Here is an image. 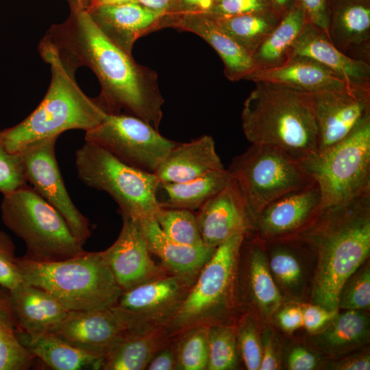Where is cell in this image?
<instances>
[{"label":"cell","instance_id":"cell-1","mask_svg":"<svg viewBox=\"0 0 370 370\" xmlns=\"http://www.w3.org/2000/svg\"><path fill=\"white\" fill-rule=\"evenodd\" d=\"M43 38L75 69L85 66L92 71L101 86L96 99L107 114L123 110L158 130L164 100L158 73L108 38L86 9L75 5L71 18L53 25Z\"/></svg>","mask_w":370,"mask_h":370},{"label":"cell","instance_id":"cell-2","mask_svg":"<svg viewBox=\"0 0 370 370\" xmlns=\"http://www.w3.org/2000/svg\"><path fill=\"white\" fill-rule=\"evenodd\" d=\"M301 235L318 256L314 304L338 311L342 288L369 255L370 191L322 210L314 224Z\"/></svg>","mask_w":370,"mask_h":370},{"label":"cell","instance_id":"cell-3","mask_svg":"<svg viewBox=\"0 0 370 370\" xmlns=\"http://www.w3.org/2000/svg\"><path fill=\"white\" fill-rule=\"evenodd\" d=\"M42 58L50 65L48 90L38 107L17 125L0 130V143L10 153H18L34 141L58 137L71 130L85 132L99 125L107 113L96 98L85 95L77 85L75 69L64 62L45 39L39 45Z\"/></svg>","mask_w":370,"mask_h":370},{"label":"cell","instance_id":"cell-4","mask_svg":"<svg viewBox=\"0 0 370 370\" xmlns=\"http://www.w3.org/2000/svg\"><path fill=\"white\" fill-rule=\"evenodd\" d=\"M244 102L242 128L251 144L279 148L299 162L317 152L309 93L257 82Z\"/></svg>","mask_w":370,"mask_h":370},{"label":"cell","instance_id":"cell-5","mask_svg":"<svg viewBox=\"0 0 370 370\" xmlns=\"http://www.w3.org/2000/svg\"><path fill=\"white\" fill-rule=\"evenodd\" d=\"M15 263L23 283L47 291L69 310L110 308L123 292L101 251L49 262L16 256Z\"/></svg>","mask_w":370,"mask_h":370},{"label":"cell","instance_id":"cell-6","mask_svg":"<svg viewBox=\"0 0 370 370\" xmlns=\"http://www.w3.org/2000/svg\"><path fill=\"white\" fill-rule=\"evenodd\" d=\"M0 208L4 225L24 242L25 258L49 262L86 252L60 213L31 186L3 195Z\"/></svg>","mask_w":370,"mask_h":370},{"label":"cell","instance_id":"cell-7","mask_svg":"<svg viewBox=\"0 0 370 370\" xmlns=\"http://www.w3.org/2000/svg\"><path fill=\"white\" fill-rule=\"evenodd\" d=\"M75 166L79 179L107 193L119 206L120 214L153 218L160 208L156 175L124 163L97 145L85 141L75 153Z\"/></svg>","mask_w":370,"mask_h":370},{"label":"cell","instance_id":"cell-8","mask_svg":"<svg viewBox=\"0 0 370 370\" xmlns=\"http://www.w3.org/2000/svg\"><path fill=\"white\" fill-rule=\"evenodd\" d=\"M244 236H233L216 248L167 328L171 338L193 326L223 324L234 305V283Z\"/></svg>","mask_w":370,"mask_h":370},{"label":"cell","instance_id":"cell-9","mask_svg":"<svg viewBox=\"0 0 370 370\" xmlns=\"http://www.w3.org/2000/svg\"><path fill=\"white\" fill-rule=\"evenodd\" d=\"M318 185L321 209L370 191V118L332 147L300 162Z\"/></svg>","mask_w":370,"mask_h":370},{"label":"cell","instance_id":"cell-10","mask_svg":"<svg viewBox=\"0 0 370 370\" xmlns=\"http://www.w3.org/2000/svg\"><path fill=\"white\" fill-rule=\"evenodd\" d=\"M254 218L270 203L315 183L301 162L283 150L251 144L235 156L227 169Z\"/></svg>","mask_w":370,"mask_h":370},{"label":"cell","instance_id":"cell-11","mask_svg":"<svg viewBox=\"0 0 370 370\" xmlns=\"http://www.w3.org/2000/svg\"><path fill=\"white\" fill-rule=\"evenodd\" d=\"M85 140L131 166L153 173L178 143L143 120L122 113L107 114L99 125L86 132Z\"/></svg>","mask_w":370,"mask_h":370},{"label":"cell","instance_id":"cell-12","mask_svg":"<svg viewBox=\"0 0 370 370\" xmlns=\"http://www.w3.org/2000/svg\"><path fill=\"white\" fill-rule=\"evenodd\" d=\"M195 282L168 274L123 291L110 308L126 332L167 330Z\"/></svg>","mask_w":370,"mask_h":370},{"label":"cell","instance_id":"cell-13","mask_svg":"<svg viewBox=\"0 0 370 370\" xmlns=\"http://www.w3.org/2000/svg\"><path fill=\"white\" fill-rule=\"evenodd\" d=\"M58 138L34 141L19 151L25 175L27 184L60 213L73 235L84 245L91 236L90 223L74 205L64 186L55 154Z\"/></svg>","mask_w":370,"mask_h":370},{"label":"cell","instance_id":"cell-14","mask_svg":"<svg viewBox=\"0 0 370 370\" xmlns=\"http://www.w3.org/2000/svg\"><path fill=\"white\" fill-rule=\"evenodd\" d=\"M317 129V152L349 136L370 118V84L348 83L310 94Z\"/></svg>","mask_w":370,"mask_h":370},{"label":"cell","instance_id":"cell-15","mask_svg":"<svg viewBox=\"0 0 370 370\" xmlns=\"http://www.w3.org/2000/svg\"><path fill=\"white\" fill-rule=\"evenodd\" d=\"M121 215L123 224L118 238L101 253L122 291L169 274L151 258L140 220Z\"/></svg>","mask_w":370,"mask_h":370},{"label":"cell","instance_id":"cell-16","mask_svg":"<svg viewBox=\"0 0 370 370\" xmlns=\"http://www.w3.org/2000/svg\"><path fill=\"white\" fill-rule=\"evenodd\" d=\"M322 211L320 189L315 182L268 204L256 217L253 228L261 240L301 235Z\"/></svg>","mask_w":370,"mask_h":370},{"label":"cell","instance_id":"cell-17","mask_svg":"<svg viewBox=\"0 0 370 370\" xmlns=\"http://www.w3.org/2000/svg\"><path fill=\"white\" fill-rule=\"evenodd\" d=\"M195 214L203 243L212 248L236 235H246L252 230L254 223L246 200L232 177Z\"/></svg>","mask_w":370,"mask_h":370},{"label":"cell","instance_id":"cell-18","mask_svg":"<svg viewBox=\"0 0 370 370\" xmlns=\"http://www.w3.org/2000/svg\"><path fill=\"white\" fill-rule=\"evenodd\" d=\"M125 328L110 308L69 310L53 333L82 351L104 359Z\"/></svg>","mask_w":370,"mask_h":370},{"label":"cell","instance_id":"cell-19","mask_svg":"<svg viewBox=\"0 0 370 370\" xmlns=\"http://www.w3.org/2000/svg\"><path fill=\"white\" fill-rule=\"evenodd\" d=\"M168 27L192 32L208 42L221 58L224 74L232 82L245 79L256 69L251 56L227 34L210 14H164L158 23V30Z\"/></svg>","mask_w":370,"mask_h":370},{"label":"cell","instance_id":"cell-20","mask_svg":"<svg viewBox=\"0 0 370 370\" xmlns=\"http://www.w3.org/2000/svg\"><path fill=\"white\" fill-rule=\"evenodd\" d=\"M327 35L346 56L369 63L370 0H327Z\"/></svg>","mask_w":370,"mask_h":370},{"label":"cell","instance_id":"cell-21","mask_svg":"<svg viewBox=\"0 0 370 370\" xmlns=\"http://www.w3.org/2000/svg\"><path fill=\"white\" fill-rule=\"evenodd\" d=\"M86 10L104 35L129 54L139 38L158 30L164 15L136 2L95 5Z\"/></svg>","mask_w":370,"mask_h":370},{"label":"cell","instance_id":"cell-22","mask_svg":"<svg viewBox=\"0 0 370 370\" xmlns=\"http://www.w3.org/2000/svg\"><path fill=\"white\" fill-rule=\"evenodd\" d=\"M295 56L312 59L348 82L370 84V64L346 56L310 23H306L293 45L290 58Z\"/></svg>","mask_w":370,"mask_h":370},{"label":"cell","instance_id":"cell-23","mask_svg":"<svg viewBox=\"0 0 370 370\" xmlns=\"http://www.w3.org/2000/svg\"><path fill=\"white\" fill-rule=\"evenodd\" d=\"M9 293L19 330L32 336L53 334L69 311L52 295L37 286L23 283Z\"/></svg>","mask_w":370,"mask_h":370},{"label":"cell","instance_id":"cell-24","mask_svg":"<svg viewBox=\"0 0 370 370\" xmlns=\"http://www.w3.org/2000/svg\"><path fill=\"white\" fill-rule=\"evenodd\" d=\"M139 220L147 248L150 254L158 257L161 266L169 274L195 281L216 248L178 243L163 233L153 218Z\"/></svg>","mask_w":370,"mask_h":370},{"label":"cell","instance_id":"cell-25","mask_svg":"<svg viewBox=\"0 0 370 370\" xmlns=\"http://www.w3.org/2000/svg\"><path fill=\"white\" fill-rule=\"evenodd\" d=\"M223 169L214 139L209 135H204L188 143H178L153 173L160 182L176 183Z\"/></svg>","mask_w":370,"mask_h":370},{"label":"cell","instance_id":"cell-26","mask_svg":"<svg viewBox=\"0 0 370 370\" xmlns=\"http://www.w3.org/2000/svg\"><path fill=\"white\" fill-rule=\"evenodd\" d=\"M245 80L275 84L309 94L350 83L314 60L299 56L277 67L255 69Z\"/></svg>","mask_w":370,"mask_h":370},{"label":"cell","instance_id":"cell-27","mask_svg":"<svg viewBox=\"0 0 370 370\" xmlns=\"http://www.w3.org/2000/svg\"><path fill=\"white\" fill-rule=\"evenodd\" d=\"M165 328L143 333L125 331L104 358L102 370H144L171 340Z\"/></svg>","mask_w":370,"mask_h":370},{"label":"cell","instance_id":"cell-28","mask_svg":"<svg viewBox=\"0 0 370 370\" xmlns=\"http://www.w3.org/2000/svg\"><path fill=\"white\" fill-rule=\"evenodd\" d=\"M232 177L225 168L195 179L176 183L160 182L156 199L160 208L197 210L222 190Z\"/></svg>","mask_w":370,"mask_h":370},{"label":"cell","instance_id":"cell-29","mask_svg":"<svg viewBox=\"0 0 370 370\" xmlns=\"http://www.w3.org/2000/svg\"><path fill=\"white\" fill-rule=\"evenodd\" d=\"M21 343L34 357L55 370L101 369L103 359L75 347L53 334L32 336L20 330Z\"/></svg>","mask_w":370,"mask_h":370},{"label":"cell","instance_id":"cell-30","mask_svg":"<svg viewBox=\"0 0 370 370\" xmlns=\"http://www.w3.org/2000/svg\"><path fill=\"white\" fill-rule=\"evenodd\" d=\"M306 23L304 12L297 2L252 55L256 69L274 68L285 63Z\"/></svg>","mask_w":370,"mask_h":370},{"label":"cell","instance_id":"cell-31","mask_svg":"<svg viewBox=\"0 0 370 370\" xmlns=\"http://www.w3.org/2000/svg\"><path fill=\"white\" fill-rule=\"evenodd\" d=\"M241 247L246 252V278L251 297L261 312L269 316L278 308L282 297L270 272L265 252L256 242L245 245L243 241Z\"/></svg>","mask_w":370,"mask_h":370},{"label":"cell","instance_id":"cell-32","mask_svg":"<svg viewBox=\"0 0 370 370\" xmlns=\"http://www.w3.org/2000/svg\"><path fill=\"white\" fill-rule=\"evenodd\" d=\"M212 16L219 27L251 57L281 19L271 10L230 17Z\"/></svg>","mask_w":370,"mask_h":370},{"label":"cell","instance_id":"cell-33","mask_svg":"<svg viewBox=\"0 0 370 370\" xmlns=\"http://www.w3.org/2000/svg\"><path fill=\"white\" fill-rule=\"evenodd\" d=\"M9 291L0 285V370H27L34 357L19 341Z\"/></svg>","mask_w":370,"mask_h":370},{"label":"cell","instance_id":"cell-34","mask_svg":"<svg viewBox=\"0 0 370 370\" xmlns=\"http://www.w3.org/2000/svg\"><path fill=\"white\" fill-rule=\"evenodd\" d=\"M332 323L321 334L323 345L332 350H341L362 344L369 334L367 315L359 310H347L336 315Z\"/></svg>","mask_w":370,"mask_h":370},{"label":"cell","instance_id":"cell-35","mask_svg":"<svg viewBox=\"0 0 370 370\" xmlns=\"http://www.w3.org/2000/svg\"><path fill=\"white\" fill-rule=\"evenodd\" d=\"M177 370H207L208 326L191 327L173 338Z\"/></svg>","mask_w":370,"mask_h":370},{"label":"cell","instance_id":"cell-36","mask_svg":"<svg viewBox=\"0 0 370 370\" xmlns=\"http://www.w3.org/2000/svg\"><path fill=\"white\" fill-rule=\"evenodd\" d=\"M153 219L163 233L171 240L193 247L205 245L198 228L196 214L194 211L160 208Z\"/></svg>","mask_w":370,"mask_h":370},{"label":"cell","instance_id":"cell-37","mask_svg":"<svg viewBox=\"0 0 370 370\" xmlns=\"http://www.w3.org/2000/svg\"><path fill=\"white\" fill-rule=\"evenodd\" d=\"M207 370L236 369L238 363L236 328L227 324L208 326Z\"/></svg>","mask_w":370,"mask_h":370},{"label":"cell","instance_id":"cell-38","mask_svg":"<svg viewBox=\"0 0 370 370\" xmlns=\"http://www.w3.org/2000/svg\"><path fill=\"white\" fill-rule=\"evenodd\" d=\"M269 241V268L273 275L287 287L297 285L302 277V269L293 249L289 243L280 242L278 238Z\"/></svg>","mask_w":370,"mask_h":370},{"label":"cell","instance_id":"cell-39","mask_svg":"<svg viewBox=\"0 0 370 370\" xmlns=\"http://www.w3.org/2000/svg\"><path fill=\"white\" fill-rule=\"evenodd\" d=\"M370 305V272L369 268L356 272L342 288L338 308L345 310H364Z\"/></svg>","mask_w":370,"mask_h":370},{"label":"cell","instance_id":"cell-40","mask_svg":"<svg viewBox=\"0 0 370 370\" xmlns=\"http://www.w3.org/2000/svg\"><path fill=\"white\" fill-rule=\"evenodd\" d=\"M238 356L249 370L259 369L262 357L261 341L254 321L249 317L236 329Z\"/></svg>","mask_w":370,"mask_h":370},{"label":"cell","instance_id":"cell-41","mask_svg":"<svg viewBox=\"0 0 370 370\" xmlns=\"http://www.w3.org/2000/svg\"><path fill=\"white\" fill-rule=\"evenodd\" d=\"M27 185L20 152L10 153L0 143V193L5 195Z\"/></svg>","mask_w":370,"mask_h":370},{"label":"cell","instance_id":"cell-42","mask_svg":"<svg viewBox=\"0 0 370 370\" xmlns=\"http://www.w3.org/2000/svg\"><path fill=\"white\" fill-rule=\"evenodd\" d=\"M15 248L12 238L0 230V285L9 291L23 284L15 263Z\"/></svg>","mask_w":370,"mask_h":370},{"label":"cell","instance_id":"cell-43","mask_svg":"<svg viewBox=\"0 0 370 370\" xmlns=\"http://www.w3.org/2000/svg\"><path fill=\"white\" fill-rule=\"evenodd\" d=\"M271 10L269 0H217L208 13L216 17H230Z\"/></svg>","mask_w":370,"mask_h":370},{"label":"cell","instance_id":"cell-44","mask_svg":"<svg viewBox=\"0 0 370 370\" xmlns=\"http://www.w3.org/2000/svg\"><path fill=\"white\" fill-rule=\"evenodd\" d=\"M303 9L307 22L323 30L326 34L329 22L327 0H297Z\"/></svg>","mask_w":370,"mask_h":370},{"label":"cell","instance_id":"cell-45","mask_svg":"<svg viewBox=\"0 0 370 370\" xmlns=\"http://www.w3.org/2000/svg\"><path fill=\"white\" fill-rule=\"evenodd\" d=\"M302 311L303 325L310 332L317 331L332 321L338 312L328 310L314 304L306 306Z\"/></svg>","mask_w":370,"mask_h":370},{"label":"cell","instance_id":"cell-46","mask_svg":"<svg viewBox=\"0 0 370 370\" xmlns=\"http://www.w3.org/2000/svg\"><path fill=\"white\" fill-rule=\"evenodd\" d=\"M217 0H173L164 14L209 13Z\"/></svg>","mask_w":370,"mask_h":370},{"label":"cell","instance_id":"cell-47","mask_svg":"<svg viewBox=\"0 0 370 370\" xmlns=\"http://www.w3.org/2000/svg\"><path fill=\"white\" fill-rule=\"evenodd\" d=\"M147 370H177L173 338L169 344L159 350L146 367Z\"/></svg>","mask_w":370,"mask_h":370},{"label":"cell","instance_id":"cell-48","mask_svg":"<svg viewBox=\"0 0 370 370\" xmlns=\"http://www.w3.org/2000/svg\"><path fill=\"white\" fill-rule=\"evenodd\" d=\"M315 356L308 349L297 347L290 353L288 358V367L291 370H310L317 365Z\"/></svg>","mask_w":370,"mask_h":370},{"label":"cell","instance_id":"cell-49","mask_svg":"<svg viewBox=\"0 0 370 370\" xmlns=\"http://www.w3.org/2000/svg\"><path fill=\"white\" fill-rule=\"evenodd\" d=\"M262 357L260 370H275L279 369V360L275 352L272 337L269 332L262 335L261 339Z\"/></svg>","mask_w":370,"mask_h":370},{"label":"cell","instance_id":"cell-50","mask_svg":"<svg viewBox=\"0 0 370 370\" xmlns=\"http://www.w3.org/2000/svg\"><path fill=\"white\" fill-rule=\"evenodd\" d=\"M280 326L286 331L293 332L303 325V311L297 306H289L278 314Z\"/></svg>","mask_w":370,"mask_h":370},{"label":"cell","instance_id":"cell-51","mask_svg":"<svg viewBox=\"0 0 370 370\" xmlns=\"http://www.w3.org/2000/svg\"><path fill=\"white\" fill-rule=\"evenodd\" d=\"M334 368L341 370H369L370 358L369 355L349 358L338 362Z\"/></svg>","mask_w":370,"mask_h":370},{"label":"cell","instance_id":"cell-52","mask_svg":"<svg viewBox=\"0 0 370 370\" xmlns=\"http://www.w3.org/2000/svg\"><path fill=\"white\" fill-rule=\"evenodd\" d=\"M274 13L282 18L297 3V0H269Z\"/></svg>","mask_w":370,"mask_h":370},{"label":"cell","instance_id":"cell-53","mask_svg":"<svg viewBox=\"0 0 370 370\" xmlns=\"http://www.w3.org/2000/svg\"><path fill=\"white\" fill-rule=\"evenodd\" d=\"M173 0H136L138 3L149 9L166 12Z\"/></svg>","mask_w":370,"mask_h":370},{"label":"cell","instance_id":"cell-54","mask_svg":"<svg viewBox=\"0 0 370 370\" xmlns=\"http://www.w3.org/2000/svg\"><path fill=\"white\" fill-rule=\"evenodd\" d=\"M131 2H136V0H88V5L87 9L95 5H120Z\"/></svg>","mask_w":370,"mask_h":370},{"label":"cell","instance_id":"cell-55","mask_svg":"<svg viewBox=\"0 0 370 370\" xmlns=\"http://www.w3.org/2000/svg\"><path fill=\"white\" fill-rule=\"evenodd\" d=\"M75 5L81 8H86L87 1L86 0H74Z\"/></svg>","mask_w":370,"mask_h":370},{"label":"cell","instance_id":"cell-56","mask_svg":"<svg viewBox=\"0 0 370 370\" xmlns=\"http://www.w3.org/2000/svg\"><path fill=\"white\" fill-rule=\"evenodd\" d=\"M86 1H87V6L86 7H88V0H86Z\"/></svg>","mask_w":370,"mask_h":370}]
</instances>
